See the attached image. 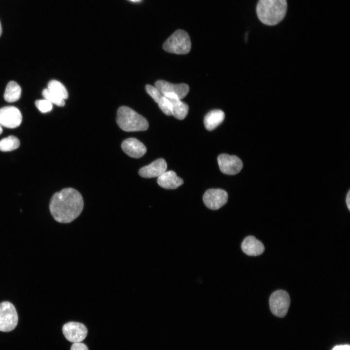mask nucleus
I'll list each match as a JSON object with an SVG mask.
<instances>
[{
    "instance_id": "aec40b11",
    "label": "nucleus",
    "mask_w": 350,
    "mask_h": 350,
    "mask_svg": "<svg viewBox=\"0 0 350 350\" xmlns=\"http://www.w3.org/2000/svg\"><path fill=\"white\" fill-rule=\"evenodd\" d=\"M20 145L19 140L14 136H9L0 140V151L9 152L17 149Z\"/></svg>"
},
{
    "instance_id": "4468645a",
    "label": "nucleus",
    "mask_w": 350,
    "mask_h": 350,
    "mask_svg": "<svg viewBox=\"0 0 350 350\" xmlns=\"http://www.w3.org/2000/svg\"><path fill=\"white\" fill-rule=\"evenodd\" d=\"M147 93L158 104L159 108L166 115H172V105L169 100L164 96L155 87L146 85Z\"/></svg>"
},
{
    "instance_id": "cd10ccee",
    "label": "nucleus",
    "mask_w": 350,
    "mask_h": 350,
    "mask_svg": "<svg viewBox=\"0 0 350 350\" xmlns=\"http://www.w3.org/2000/svg\"><path fill=\"white\" fill-rule=\"evenodd\" d=\"M2 132V128L1 125L0 124V134H1Z\"/></svg>"
},
{
    "instance_id": "412c9836",
    "label": "nucleus",
    "mask_w": 350,
    "mask_h": 350,
    "mask_svg": "<svg viewBox=\"0 0 350 350\" xmlns=\"http://www.w3.org/2000/svg\"><path fill=\"white\" fill-rule=\"evenodd\" d=\"M48 88L59 97L65 100L68 98V92L65 86L59 81L51 80L48 84Z\"/></svg>"
},
{
    "instance_id": "6ab92c4d",
    "label": "nucleus",
    "mask_w": 350,
    "mask_h": 350,
    "mask_svg": "<svg viewBox=\"0 0 350 350\" xmlns=\"http://www.w3.org/2000/svg\"><path fill=\"white\" fill-rule=\"evenodd\" d=\"M21 93V89L19 85L16 82L11 81L7 85L4 98L7 102H14L20 98Z\"/></svg>"
},
{
    "instance_id": "f257e3e1",
    "label": "nucleus",
    "mask_w": 350,
    "mask_h": 350,
    "mask_svg": "<svg viewBox=\"0 0 350 350\" xmlns=\"http://www.w3.org/2000/svg\"><path fill=\"white\" fill-rule=\"evenodd\" d=\"M84 201L80 193L71 188H65L55 193L50 203V212L57 222L68 223L81 213Z\"/></svg>"
},
{
    "instance_id": "20e7f679",
    "label": "nucleus",
    "mask_w": 350,
    "mask_h": 350,
    "mask_svg": "<svg viewBox=\"0 0 350 350\" xmlns=\"http://www.w3.org/2000/svg\"><path fill=\"white\" fill-rule=\"evenodd\" d=\"M163 49L167 52L177 54L188 53L191 49L190 36L185 31H175L164 42Z\"/></svg>"
},
{
    "instance_id": "bb28decb",
    "label": "nucleus",
    "mask_w": 350,
    "mask_h": 350,
    "mask_svg": "<svg viewBox=\"0 0 350 350\" xmlns=\"http://www.w3.org/2000/svg\"><path fill=\"white\" fill-rule=\"evenodd\" d=\"M1 33H2V28H1V26L0 22V36L1 35Z\"/></svg>"
},
{
    "instance_id": "dca6fc26",
    "label": "nucleus",
    "mask_w": 350,
    "mask_h": 350,
    "mask_svg": "<svg viewBox=\"0 0 350 350\" xmlns=\"http://www.w3.org/2000/svg\"><path fill=\"white\" fill-rule=\"evenodd\" d=\"M170 102L172 105V115L177 119H184L188 114V105L181 101L175 94H168L164 96Z\"/></svg>"
},
{
    "instance_id": "393cba45",
    "label": "nucleus",
    "mask_w": 350,
    "mask_h": 350,
    "mask_svg": "<svg viewBox=\"0 0 350 350\" xmlns=\"http://www.w3.org/2000/svg\"><path fill=\"white\" fill-rule=\"evenodd\" d=\"M332 350H350V347L348 345H339L334 347Z\"/></svg>"
},
{
    "instance_id": "c85d7f7f",
    "label": "nucleus",
    "mask_w": 350,
    "mask_h": 350,
    "mask_svg": "<svg viewBox=\"0 0 350 350\" xmlns=\"http://www.w3.org/2000/svg\"><path fill=\"white\" fill-rule=\"evenodd\" d=\"M131 0V1H135V2H136V1H140V0Z\"/></svg>"
},
{
    "instance_id": "a211bd4d",
    "label": "nucleus",
    "mask_w": 350,
    "mask_h": 350,
    "mask_svg": "<svg viewBox=\"0 0 350 350\" xmlns=\"http://www.w3.org/2000/svg\"><path fill=\"white\" fill-rule=\"evenodd\" d=\"M225 119L224 112L220 109H214L209 112L204 119L205 128L209 131L215 129Z\"/></svg>"
},
{
    "instance_id": "39448f33",
    "label": "nucleus",
    "mask_w": 350,
    "mask_h": 350,
    "mask_svg": "<svg viewBox=\"0 0 350 350\" xmlns=\"http://www.w3.org/2000/svg\"><path fill=\"white\" fill-rule=\"evenodd\" d=\"M18 322V315L14 306L10 302L0 303V331L7 332L14 330Z\"/></svg>"
},
{
    "instance_id": "f3484780",
    "label": "nucleus",
    "mask_w": 350,
    "mask_h": 350,
    "mask_svg": "<svg viewBox=\"0 0 350 350\" xmlns=\"http://www.w3.org/2000/svg\"><path fill=\"white\" fill-rule=\"evenodd\" d=\"M157 182L160 187L166 189H175L183 184V179L173 171L165 172L158 177Z\"/></svg>"
},
{
    "instance_id": "7ed1b4c3",
    "label": "nucleus",
    "mask_w": 350,
    "mask_h": 350,
    "mask_svg": "<svg viewBox=\"0 0 350 350\" xmlns=\"http://www.w3.org/2000/svg\"><path fill=\"white\" fill-rule=\"evenodd\" d=\"M116 122L120 128L126 132L145 131L149 127L148 122L144 117L125 106L118 108Z\"/></svg>"
},
{
    "instance_id": "a878e982",
    "label": "nucleus",
    "mask_w": 350,
    "mask_h": 350,
    "mask_svg": "<svg viewBox=\"0 0 350 350\" xmlns=\"http://www.w3.org/2000/svg\"><path fill=\"white\" fill-rule=\"evenodd\" d=\"M346 204L347 205V207L348 208V209L350 210V191H349L347 196H346Z\"/></svg>"
},
{
    "instance_id": "2eb2a0df",
    "label": "nucleus",
    "mask_w": 350,
    "mask_h": 350,
    "mask_svg": "<svg viewBox=\"0 0 350 350\" xmlns=\"http://www.w3.org/2000/svg\"><path fill=\"white\" fill-rule=\"evenodd\" d=\"M241 249L246 255L257 256L262 254L264 251L263 244L253 236L245 237L242 244Z\"/></svg>"
},
{
    "instance_id": "1a4fd4ad",
    "label": "nucleus",
    "mask_w": 350,
    "mask_h": 350,
    "mask_svg": "<svg viewBox=\"0 0 350 350\" xmlns=\"http://www.w3.org/2000/svg\"><path fill=\"white\" fill-rule=\"evenodd\" d=\"M22 115L18 108L7 106L0 108V124L8 128H14L20 125Z\"/></svg>"
},
{
    "instance_id": "4be33fe9",
    "label": "nucleus",
    "mask_w": 350,
    "mask_h": 350,
    "mask_svg": "<svg viewBox=\"0 0 350 350\" xmlns=\"http://www.w3.org/2000/svg\"><path fill=\"white\" fill-rule=\"evenodd\" d=\"M42 95L45 99L49 101L52 104H54L59 106L65 105V100L54 93L48 88H45L42 91Z\"/></svg>"
},
{
    "instance_id": "f03ea898",
    "label": "nucleus",
    "mask_w": 350,
    "mask_h": 350,
    "mask_svg": "<svg viewBox=\"0 0 350 350\" xmlns=\"http://www.w3.org/2000/svg\"><path fill=\"white\" fill-rule=\"evenodd\" d=\"M287 9L286 0H259L256 9L257 17L261 22L273 26L284 18Z\"/></svg>"
},
{
    "instance_id": "9b49d317",
    "label": "nucleus",
    "mask_w": 350,
    "mask_h": 350,
    "mask_svg": "<svg viewBox=\"0 0 350 350\" xmlns=\"http://www.w3.org/2000/svg\"><path fill=\"white\" fill-rule=\"evenodd\" d=\"M63 333L68 341L73 342H81L87 336L88 330L82 323L69 322L64 325Z\"/></svg>"
},
{
    "instance_id": "5701e85b",
    "label": "nucleus",
    "mask_w": 350,
    "mask_h": 350,
    "mask_svg": "<svg viewBox=\"0 0 350 350\" xmlns=\"http://www.w3.org/2000/svg\"><path fill=\"white\" fill-rule=\"evenodd\" d=\"M35 104L38 109L42 113L48 112L52 108V104L46 99L37 100Z\"/></svg>"
},
{
    "instance_id": "ddd939ff",
    "label": "nucleus",
    "mask_w": 350,
    "mask_h": 350,
    "mask_svg": "<svg viewBox=\"0 0 350 350\" xmlns=\"http://www.w3.org/2000/svg\"><path fill=\"white\" fill-rule=\"evenodd\" d=\"M167 168L166 161L163 158H158L140 168L139 174L144 178L158 177L166 171Z\"/></svg>"
},
{
    "instance_id": "423d86ee",
    "label": "nucleus",
    "mask_w": 350,
    "mask_h": 350,
    "mask_svg": "<svg viewBox=\"0 0 350 350\" xmlns=\"http://www.w3.org/2000/svg\"><path fill=\"white\" fill-rule=\"evenodd\" d=\"M269 306L272 313L279 317L287 314L290 304V298L285 291L279 290L274 292L269 298Z\"/></svg>"
},
{
    "instance_id": "0eeeda50",
    "label": "nucleus",
    "mask_w": 350,
    "mask_h": 350,
    "mask_svg": "<svg viewBox=\"0 0 350 350\" xmlns=\"http://www.w3.org/2000/svg\"><path fill=\"white\" fill-rule=\"evenodd\" d=\"M206 206L210 209L216 210L225 205L228 200L227 192L220 189H210L205 192L203 197Z\"/></svg>"
},
{
    "instance_id": "6e6552de",
    "label": "nucleus",
    "mask_w": 350,
    "mask_h": 350,
    "mask_svg": "<svg viewBox=\"0 0 350 350\" xmlns=\"http://www.w3.org/2000/svg\"><path fill=\"white\" fill-rule=\"evenodd\" d=\"M217 161L221 172L228 175L239 173L243 166V162L239 158L227 154L219 155Z\"/></svg>"
},
{
    "instance_id": "b1692460",
    "label": "nucleus",
    "mask_w": 350,
    "mask_h": 350,
    "mask_svg": "<svg viewBox=\"0 0 350 350\" xmlns=\"http://www.w3.org/2000/svg\"><path fill=\"white\" fill-rule=\"evenodd\" d=\"M70 350H88V349L85 344L76 342L73 343L71 347Z\"/></svg>"
},
{
    "instance_id": "9d476101",
    "label": "nucleus",
    "mask_w": 350,
    "mask_h": 350,
    "mask_svg": "<svg viewBox=\"0 0 350 350\" xmlns=\"http://www.w3.org/2000/svg\"><path fill=\"white\" fill-rule=\"evenodd\" d=\"M154 87L163 96L175 94L180 100L184 98L189 91V87L186 84H174L162 80L156 81Z\"/></svg>"
},
{
    "instance_id": "f8f14e48",
    "label": "nucleus",
    "mask_w": 350,
    "mask_h": 350,
    "mask_svg": "<svg viewBox=\"0 0 350 350\" xmlns=\"http://www.w3.org/2000/svg\"><path fill=\"white\" fill-rule=\"evenodd\" d=\"M123 151L133 158H140L146 152L145 146L138 140L130 138L124 140L121 145Z\"/></svg>"
}]
</instances>
